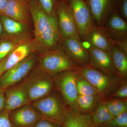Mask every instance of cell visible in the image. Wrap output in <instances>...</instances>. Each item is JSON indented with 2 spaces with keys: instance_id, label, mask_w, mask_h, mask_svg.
<instances>
[{
  "instance_id": "obj_38",
  "label": "cell",
  "mask_w": 127,
  "mask_h": 127,
  "mask_svg": "<svg viewBox=\"0 0 127 127\" xmlns=\"http://www.w3.org/2000/svg\"><path fill=\"white\" fill-rule=\"evenodd\" d=\"M26 0V1H30V0Z\"/></svg>"
},
{
  "instance_id": "obj_13",
  "label": "cell",
  "mask_w": 127,
  "mask_h": 127,
  "mask_svg": "<svg viewBox=\"0 0 127 127\" xmlns=\"http://www.w3.org/2000/svg\"><path fill=\"white\" fill-rule=\"evenodd\" d=\"M4 92L5 98L4 109L8 112L31 104L27 91L22 82L7 88Z\"/></svg>"
},
{
  "instance_id": "obj_26",
  "label": "cell",
  "mask_w": 127,
  "mask_h": 127,
  "mask_svg": "<svg viewBox=\"0 0 127 127\" xmlns=\"http://www.w3.org/2000/svg\"><path fill=\"white\" fill-rule=\"evenodd\" d=\"M76 84L78 95H100L92 84L77 71Z\"/></svg>"
},
{
  "instance_id": "obj_7",
  "label": "cell",
  "mask_w": 127,
  "mask_h": 127,
  "mask_svg": "<svg viewBox=\"0 0 127 127\" xmlns=\"http://www.w3.org/2000/svg\"><path fill=\"white\" fill-rule=\"evenodd\" d=\"M37 61V57L33 53L5 71L0 77V90L4 91L23 81L35 67Z\"/></svg>"
},
{
  "instance_id": "obj_30",
  "label": "cell",
  "mask_w": 127,
  "mask_h": 127,
  "mask_svg": "<svg viewBox=\"0 0 127 127\" xmlns=\"http://www.w3.org/2000/svg\"><path fill=\"white\" fill-rule=\"evenodd\" d=\"M0 127H14L9 117V112L4 109L0 113Z\"/></svg>"
},
{
  "instance_id": "obj_12",
  "label": "cell",
  "mask_w": 127,
  "mask_h": 127,
  "mask_svg": "<svg viewBox=\"0 0 127 127\" xmlns=\"http://www.w3.org/2000/svg\"><path fill=\"white\" fill-rule=\"evenodd\" d=\"M88 50L90 65L106 74L120 77L114 65L111 52L100 50L92 46Z\"/></svg>"
},
{
  "instance_id": "obj_36",
  "label": "cell",
  "mask_w": 127,
  "mask_h": 127,
  "mask_svg": "<svg viewBox=\"0 0 127 127\" xmlns=\"http://www.w3.org/2000/svg\"><path fill=\"white\" fill-rule=\"evenodd\" d=\"M82 44L83 46L87 50H89V49L91 47V43L87 41H82Z\"/></svg>"
},
{
  "instance_id": "obj_18",
  "label": "cell",
  "mask_w": 127,
  "mask_h": 127,
  "mask_svg": "<svg viewBox=\"0 0 127 127\" xmlns=\"http://www.w3.org/2000/svg\"><path fill=\"white\" fill-rule=\"evenodd\" d=\"M105 24L104 27L114 40H127V22L117 12L111 14Z\"/></svg>"
},
{
  "instance_id": "obj_22",
  "label": "cell",
  "mask_w": 127,
  "mask_h": 127,
  "mask_svg": "<svg viewBox=\"0 0 127 127\" xmlns=\"http://www.w3.org/2000/svg\"><path fill=\"white\" fill-rule=\"evenodd\" d=\"M9 36L0 42V61L20 43L30 38L26 33Z\"/></svg>"
},
{
  "instance_id": "obj_16",
  "label": "cell",
  "mask_w": 127,
  "mask_h": 127,
  "mask_svg": "<svg viewBox=\"0 0 127 127\" xmlns=\"http://www.w3.org/2000/svg\"><path fill=\"white\" fill-rule=\"evenodd\" d=\"M35 52L33 39L28 38L16 46L6 57L4 72Z\"/></svg>"
},
{
  "instance_id": "obj_32",
  "label": "cell",
  "mask_w": 127,
  "mask_h": 127,
  "mask_svg": "<svg viewBox=\"0 0 127 127\" xmlns=\"http://www.w3.org/2000/svg\"><path fill=\"white\" fill-rule=\"evenodd\" d=\"M122 15L125 20H127V0H123L121 5Z\"/></svg>"
},
{
  "instance_id": "obj_1",
  "label": "cell",
  "mask_w": 127,
  "mask_h": 127,
  "mask_svg": "<svg viewBox=\"0 0 127 127\" xmlns=\"http://www.w3.org/2000/svg\"><path fill=\"white\" fill-rule=\"evenodd\" d=\"M29 7L34 23L35 52L41 53L59 47L62 37L57 17L47 15L36 0L32 1Z\"/></svg>"
},
{
  "instance_id": "obj_10",
  "label": "cell",
  "mask_w": 127,
  "mask_h": 127,
  "mask_svg": "<svg viewBox=\"0 0 127 127\" xmlns=\"http://www.w3.org/2000/svg\"><path fill=\"white\" fill-rule=\"evenodd\" d=\"M9 117L14 127H33L42 118L40 113L31 104L9 112Z\"/></svg>"
},
{
  "instance_id": "obj_21",
  "label": "cell",
  "mask_w": 127,
  "mask_h": 127,
  "mask_svg": "<svg viewBox=\"0 0 127 127\" xmlns=\"http://www.w3.org/2000/svg\"><path fill=\"white\" fill-rule=\"evenodd\" d=\"M103 98L99 95H78L76 101L77 111L84 114L94 111Z\"/></svg>"
},
{
  "instance_id": "obj_25",
  "label": "cell",
  "mask_w": 127,
  "mask_h": 127,
  "mask_svg": "<svg viewBox=\"0 0 127 127\" xmlns=\"http://www.w3.org/2000/svg\"><path fill=\"white\" fill-rule=\"evenodd\" d=\"M107 109L111 115L114 117L127 112V99H117L104 98Z\"/></svg>"
},
{
  "instance_id": "obj_4",
  "label": "cell",
  "mask_w": 127,
  "mask_h": 127,
  "mask_svg": "<svg viewBox=\"0 0 127 127\" xmlns=\"http://www.w3.org/2000/svg\"><path fill=\"white\" fill-rule=\"evenodd\" d=\"M31 103L46 97L55 88L53 76L38 67L33 68L23 79Z\"/></svg>"
},
{
  "instance_id": "obj_2",
  "label": "cell",
  "mask_w": 127,
  "mask_h": 127,
  "mask_svg": "<svg viewBox=\"0 0 127 127\" xmlns=\"http://www.w3.org/2000/svg\"><path fill=\"white\" fill-rule=\"evenodd\" d=\"M31 104L40 113L42 118L62 125L65 123L68 108L57 91Z\"/></svg>"
},
{
  "instance_id": "obj_15",
  "label": "cell",
  "mask_w": 127,
  "mask_h": 127,
  "mask_svg": "<svg viewBox=\"0 0 127 127\" xmlns=\"http://www.w3.org/2000/svg\"><path fill=\"white\" fill-rule=\"evenodd\" d=\"M91 46L98 49L111 52L114 45V39L104 26L94 25L85 39Z\"/></svg>"
},
{
  "instance_id": "obj_5",
  "label": "cell",
  "mask_w": 127,
  "mask_h": 127,
  "mask_svg": "<svg viewBox=\"0 0 127 127\" xmlns=\"http://www.w3.org/2000/svg\"><path fill=\"white\" fill-rule=\"evenodd\" d=\"M37 61V67L52 76L64 71L77 70L80 66L59 47L41 53Z\"/></svg>"
},
{
  "instance_id": "obj_34",
  "label": "cell",
  "mask_w": 127,
  "mask_h": 127,
  "mask_svg": "<svg viewBox=\"0 0 127 127\" xmlns=\"http://www.w3.org/2000/svg\"><path fill=\"white\" fill-rule=\"evenodd\" d=\"M9 0H0V16L3 15Z\"/></svg>"
},
{
  "instance_id": "obj_3",
  "label": "cell",
  "mask_w": 127,
  "mask_h": 127,
  "mask_svg": "<svg viewBox=\"0 0 127 127\" xmlns=\"http://www.w3.org/2000/svg\"><path fill=\"white\" fill-rule=\"evenodd\" d=\"M76 71L92 84L103 99L112 95L124 81L118 76L106 74L89 64L80 66Z\"/></svg>"
},
{
  "instance_id": "obj_6",
  "label": "cell",
  "mask_w": 127,
  "mask_h": 127,
  "mask_svg": "<svg viewBox=\"0 0 127 127\" xmlns=\"http://www.w3.org/2000/svg\"><path fill=\"white\" fill-rule=\"evenodd\" d=\"M76 70L64 71L53 76L55 88L63 98L68 109L77 111L76 101L78 94Z\"/></svg>"
},
{
  "instance_id": "obj_19",
  "label": "cell",
  "mask_w": 127,
  "mask_h": 127,
  "mask_svg": "<svg viewBox=\"0 0 127 127\" xmlns=\"http://www.w3.org/2000/svg\"><path fill=\"white\" fill-rule=\"evenodd\" d=\"M63 126L64 127H96L93 123L91 115L69 109Z\"/></svg>"
},
{
  "instance_id": "obj_23",
  "label": "cell",
  "mask_w": 127,
  "mask_h": 127,
  "mask_svg": "<svg viewBox=\"0 0 127 127\" xmlns=\"http://www.w3.org/2000/svg\"><path fill=\"white\" fill-rule=\"evenodd\" d=\"M0 20L4 30L8 35H15L25 33L26 25L4 15L0 16Z\"/></svg>"
},
{
  "instance_id": "obj_35",
  "label": "cell",
  "mask_w": 127,
  "mask_h": 127,
  "mask_svg": "<svg viewBox=\"0 0 127 127\" xmlns=\"http://www.w3.org/2000/svg\"><path fill=\"white\" fill-rule=\"evenodd\" d=\"M6 57L0 61V77L4 72V67Z\"/></svg>"
},
{
  "instance_id": "obj_11",
  "label": "cell",
  "mask_w": 127,
  "mask_h": 127,
  "mask_svg": "<svg viewBox=\"0 0 127 127\" xmlns=\"http://www.w3.org/2000/svg\"><path fill=\"white\" fill-rule=\"evenodd\" d=\"M61 43L62 48L78 66L89 64L90 61L89 51L83 46L81 40L74 37H62Z\"/></svg>"
},
{
  "instance_id": "obj_29",
  "label": "cell",
  "mask_w": 127,
  "mask_h": 127,
  "mask_svg": "<svg viewBox=\"0 0 127 127\" xmlns=\"http://www.w3.org/2000/svg\"><path fill=\"white\" fill-rule=\"evenodd\" d=\"M39 3L42 9L47 15L57 17L55 11L54 0H39Z\"/></svg>"
},
{
  "instance_id": "obj_14",
  "label": "cell",
  "mask_w": 127,
  "mask_h": 127,
  "mask_svg": "<svg viewBox=\"0 0 127 127\" xmlns=\"http://www.w3.org/2000/svg\"><path fill=\"white\" fill-rule=\"evenodd\" d=\"M116 0H89V7L94 24L103 26L113 11Z\"/></svg>"
},
{
  "instance_id": "obj_9",
  "label": "cell",
  "mask_w": 127,
  "mask_h": 127,
  "mask_svg": "<svg viewBox=\"0 0 127 127\" xmlns=\"http://www.w3.org/2000/svg\"><path fill=\"white\" fill-rule=\"evenodd\" d=\"M57 15L58 27L62 37H74L81 40L70 6L63 3H59L57 7Z\"/></svg>"
},
{
  "instance_id": "obj_37",
  "label": "cell",
  "mask_w": 127,
  "mask_h": 127,
  "mask_svg": "<svg viewBox=\"0 0 127 127\" xmlns=\"http://www.w3.org/2000/svg\"><path fill=\"white\" fill-rule=\"evenodd\" d=\"M3 30L4 29H3L2 23L0 20V36L3 33Z\"/></svg>"
},
{
  "instance_id": "obj_33",
  "label": "cell",
  "mask_w": 127,
  "mask_h": 127,
  "mask_svg": "<svg viewBox=\"0 0 127 127\" xmlns=\"http://www.w3.org/2000/svg\"><path fill=\"white\" fill-rule=\"evenodd\" d=\"M5 98L4 91L0 90V113L5 109Z\"/></svg>"
},
{
  "instance_id": "obj_8",
  "label": "cell",
  "mask_w": 127,
  "mask_h": 127,
  "mask_svg": "<svg viewBox=\"0 0 127 127\" xmlns=\"http://www.w3.org/2000/svg\"><path fill=\"white\" fill-rule=\"evenodd\" d=\"M70 6L77 26L82 41L86 37L95 24L89 6L84 0H69Z\"/></svg>"
},
{
  "instance_id": "obj_24",
  "label": "cell",
  "mask_w": 127,
  "mask_h": 127,
  "mask_svg": "<svg viewBox=\"0 0 127 127\" xmlns=\"http://www.w3.org/2000/svg\"><path fill=\"white\" fill-rule=\"evenodd\" d=\"M94 110L91 117L93 123L96 127L114 117L108 109L104 99L100 101Z\"/></svg>"
},
{
  "instance_id": "obj_31",
  "label": "cell",
  "mask_w": 127,
  "mask_h": 127,
  "mask_svg": "<svg viewBox=\"0 0 127 127\" xmlns=\"http://www.w3.org/2000/svg\"><path fill=\"white\" fill-rule=\"evenodd\" d=\"M33 127H64L63 125L43 118L38 121Z\"/></svg>"
},
{
  "instance_id": "obj_20",
  "label": "cell",
  "mask_w": 127,
  "mask_h": 127,
  "mask_svg": "<svg viewBox=\"0 0 127 127\" xmlns=\"http://www.w3.org/2000/svg\"><path fill=\"white\" fill-rule=\"evenodd\" d=\"M111 52L114 65L119 76L123 80H127V53L115 45L113 47Z\"/></svg>"
},
{
  "instance_id": "obj_17",
  "label": "cell",
  "mask_w": 127,
  "mask_h": 127,
  "mask_svg": "<svg viewBox=\"0 0 127 127\" xmlns=\"http://www.w3.org/2000/svg\"><path fill=\"white\" fill-rule=\"evenodd\" d=\"M3 15L28 25L32 18L30 7L25 0H9Z\"/></svg>"
},
{
  "instance_id": "obj_27",
  "label": "cell",
  "mask_w": 127,
  "mask_h": 127,
  "mask_svg": "<svg viewBox=\"0 0 127 127\" xmlns=\"http://www.w3.org/2000/svg\"><path fill=\"white\" fill-rule=\"evenodd\" d=\"M96 127H127V112Z\"/></svg>"
},
{
  "instance_id": "obj_28",
  "label": "cell",
  "mask_w": 127,
  "mask_h": 127,
  "mask_svg": "<svg viewBox=\"0 0 127 127\" xmlns=\"http://www.w3.org/2000/svg\"><path fill=\"white\" fill-rule=\"evenodd\" d=\"M127 80H124L118 88L108 97L114 99H127Z\"/></svg>"
}]
</instances>
